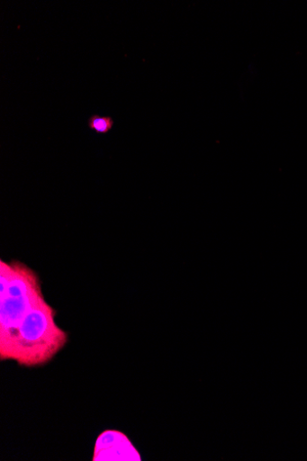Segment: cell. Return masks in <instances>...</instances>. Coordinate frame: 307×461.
I'll use <instances>...</instances> for the list:
<instances>
[{
  "label": "cell",
  "instance_id": "1",
  "mask_svg": "<svg viewBox=\"0 0 307 461\" xmlns=\"http://www.w3.org/2000/svg\"><path fill=\"white\" fill-rule=\"evenodd\" d=\"M57 311L45 299L21 324L12 360L28 367L50 363L68 343V335L56 323Z\"/></svg>",
  "mask_w": 307,
  "mask_h": 461
},
{
  "label": "cell",
  "instance_id": "2",
  "mask_svg": "<svg viewBox=\"0 0 307 461\" xmlns=\"http://www.w3.org/2000/svg\"><path fill=\"white\" fill-rule=\"evenodd\" d=\"M6 289L0 291V359L12 360L19 328L31 310L41 300L38 275L23 263L13 261Z\"/></svg>",
  "mask_w": 307,
  "mask_h": 461
},
{
  "label": "cell",
  "instance_id": "3",
  "mask_svg": "<svg viewBox=\"0 0 307 461\" xmlns=\"http://www.w3.org/2000/svg\"><path fill=\"white\" fill-rule=\"evenodd\" d=\"M93 460L141 461V456L123 433L106 430L98 437Z\"/></svg>",
  "mask_w": 307,
  "mask_h": 461
},
{
  "label": "cell",
  "instance_id": "4",
  "mask_svg": "<svg viewBox=\"0 0 307 461\" xmlns=\"http://www.w3.org/2000/svg\"><path fill=\"white\" fill-rule=\"evenodd\" d=\"M114 127V120L110 115L94 114L87 120V128L100 135L109 134Z\"/></svg>",
  "mask_w": 307,
  "mask_h": 461
}]
</instances>
